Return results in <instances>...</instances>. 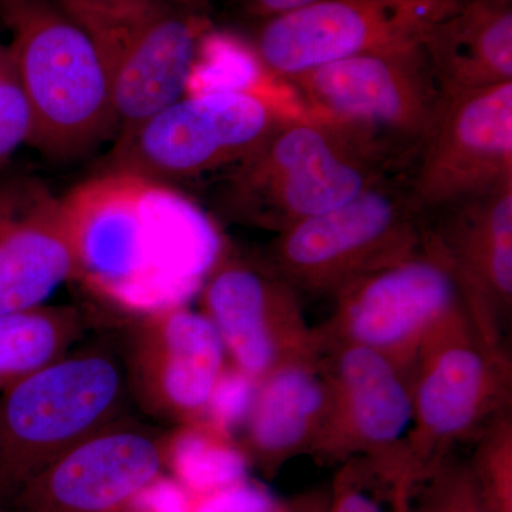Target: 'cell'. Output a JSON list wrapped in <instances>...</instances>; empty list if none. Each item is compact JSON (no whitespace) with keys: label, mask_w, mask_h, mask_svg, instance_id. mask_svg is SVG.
<instances>
[{"label":"cell","mask_w":512,"mask_h":512,"mask_svg":"<svg viewBox=\"0 0 512 512\" xmlns=\"http://www.w3.org/2000/svg\"><path fill=\"white\" fill-rule=\"evenodd\" d=\"M392 160L348 128L312 114L286 117L224 190L232 218L286 231L389 180Z\"/></svg>","instance_id":"obj_1"},{"label":"cell","mask_w":512,"mask_h":512,"mask_svg":"<svg viewBox=\"0 0 512 512\" xmlns=\"http://www.w3.org/2000/svg\"><path fill=\"white\" fill-rule=\"evenodd\" d=\"M8 46L30 111V143L70 160L116 137L109 79L86 32L56 0H0Z\"/></svg>","instance_id":"obj_2"},{"label":"cell","mask_w":512,"mask_h":512,"mask_svg":"<svg viewBox=\"0 0 512 512\" xmlns=\"http://www.w3.org/2000/svg\"><path fill=\"white\" fill-rule=\"evenodd\" d=\"M117 340H80L0 393V503L50 463L124 417Z\"/></svg>","instance_id":"obj_3"},{"label":"cell","mask_w":512,"mask_h":512,"mask_svg":"<svg viewBox=\"0 0 512 512\" xmlns=\"http://www.w3.org/2000/svg\"><path fill=\"white\" fill-rule=\"evenodd\" d=\"M86 32L109 79L116 138L184 97L204 36L200 13L173 0H56Z\"/></svg>","instance_id":"obj_4"},{"label":"cell","mask_w":512,"mask_h":512,"mask_svg":"<svg viewBox=\"0 0 512 512\" xmlns=\"http://www.w3.org/2000/svg\"><path fill=\"white\" fill-rule=\"evenodd\" d=\"M285 82L313 116L348 128L390 160L419 154L444 103L423 45L348 57Z\"/></svg>","instance_id":"obj_5"},{"label":"cell","mask_w":512,"mask_h":512,"mask_svg":"<svg viewBox=\"0 0 512 512\" xmlns=\"http://www.w3.org/2000/svg\"><path fill=\"white\" fill-rule=\"evenodd\" d=\"M423 212L386 180L278 234L266 261L298 292L332 293L419 251Z\"/></svg>","instance_id":"obj_6"},{"label":"cell","mask_w":512,"mask_h":512,"mask_svg":"<svg viewBox=\"0 0 512 512\" xmlns=\"http://www.w3.org/2000/svg\"><path fill=\"white\" fill-rule=\"evenodd\" d=\"M407 376L413 423L404 448L414 464L504 416L510 363L501 346L481 335L464 303L427 332Z\"/></svg>","instance_id":"obj_7"},{"label":"cell","mask_w":512,"mask_h":512,"mask_svg":"<svg viewBox=\"0 0 512 512\" xmlns=\"http://www.w3.org/2000/svg\"><path fill=\"white\" fill-rule=\"evenodd\" d=\"M286 117L254 94L184 96L116 138L104 171L156 183L198 177L241 163Z\"/></svg>","instance_id":"obj_8"},{"label":"cell","mask_w":512,"mask_h":512,"mask_svg":"<svg viewBox=\"0 0 512 512\" xmlns=\"http://www.w3.org/2000/svg\"><path fill=\"white\" fill-rule=\"evenodd\" d=\"M461 0H319L266 19L252 49L266 72L285 80L377 50L423 45Z\"/></svg>","instance_id":"obj_9"},{"label":"cell","mask_w":512,"mask_h":512,"mask_svg":"<svg viewBox=\"0 0 512 512\" xmlns=\"http://www.w3.org/2000/svg\"><path fill=\"white\" fill-rule=\"evenodd\" d=\"M173 437L126 416L29 478L5 501L8 512H130L164 477Z\"/></svg>","instance_id":"obj_10"},{"label":"cell","mask_w":512,"mask_h":512,"mask_svg":"<svg viewBox=\"0 0 512 512\" xmlns=\"http://www.w3.org/2000/svg\"><path fill=\"white\" fill-rule=\"evenodd\" d=\"M335 296V315L318 332L320 342L377 350L407 375L427 332L464 303L450 268L423 239L419 251L360 276Z\"/></svg>","instance_id":"obj_11"},{"label":"cell","mask_w":512,"mask_h":512,"mask_svg":"<svg viewBox=\"0 0 512 512\" xmlns=\"http://www.w3.org/2000/svg\"><path fill=\"white\" fill-rule=\"evenodd\" d=\"M128 396L148 416L197 421L225 373L224 343L202 312L168 305L128 323L117 340Z\"/></svg>","instance_id":"obj_12"},{"label":"cell","mask_w":512,"mask_h":512,"mask_svg":"<svg viewBox=\"0 0 512 512\" xmlns=\"http://www.w3.org/2000/svg\"><path fill=\"white\" fill-rule=\"evenodd\" d=\"M299 292L269 262L221 251L202 282V313L220 333L235 370L261 382L289 360L320 352Z\"/></svg>","instance_id":"obj_13"},{"label":"cell","mask_w":512,"mask_h":512,"mask_svg":"<svg viewBox=\"0 0 512 512\" xmlns=\"http://www.w3.org/2000/svg\"><path fill=\"white\" fill-rule=\"evenodd\" d=\"M410 192L421 212L512 183V82L444 99Z\"/></svg>","instance_id":"obj_14"},{"label":"cell","mask_w":512,"mask_h":512,"mask_svg":"<svg viewBox=\"0 0 512 512\" xmlns=\"http://www.w3.org/2000/svg\"><path fill=\"white\" fill-rule=\"evenodd\" d=\"M423 241L450 268L481 335L501 346L512 299V183L423 212Z\"/></svg>","instance_id":"obj_15"},{"label":"cell","mask_w":512,"mask_h":512,"mask_svg":"<svg viewBox=\"0 0 512 512\" xmlns=\"http://www.w3.org/2000/svg\"><path fill=\"white\" fill-rule=\"evenodd\" d=\"M76 275V242L63 201L37 178L0 180V316L45 305Z\"/></svg>","instance_id":"obj_16"},{"label":"cell","mask_w":512,"mask_h":512,"mask_svg":"<svg viewBox=\"0 0 512 512\" xmlns=\"http://www.w3.org/2000/svg\"><path fill=\"white\" fill-rule=\"evenodd\" d=\"M332 409L322 447L392 453L406 443L413 423L409 377L389 357L350 342H320Z\"/></svg>","instance_id":"obj_17"},{"label":"cell","mask_w":512,"mask_h":512,"mask_svg":"<svg viewBox=\"0 0 512 512\" xmlns=\"http://www.w3.org/2000/svg\"><path fill=\"white\" fill-rule=\"evenodd\" d=\"M319 353L289 360L256 386L244 423L249 450L264 463L291 456L306 446L322 447L332 390Z\"/></svg>","instance_id":"obj_18"},{"label":"cell","mask_w":512,"mask_h":512,"mask_svg":"<svg viewBox=\"0 0 512 512\" xmlns=\"http://www.w3.org/2000/svg\"><path fill=\"white\" fill-rule=\"evenodd\" d=\"M423 49L444 99L512 82V0H461Z\"/></svg>","instance_id":"obj_19"},{"label":"cell","mask_w":512,"mask_h":512,"mask_svg":"<svg viewBox=\"0 0 512 512\" xmlns=\"http://www.w3.org/2000/svg\"><path fill=\"white\" fill-rule=\"evenodd\" d=\"M86 328V316L73 305H40L0 316V393L69 352Z\"/></svg>","instance_id":"obj_20"},{"label":"cell","mask_w":512,"mask_h":512,"mask_svg":"<svg viewBox=\"0 0 512 512\" xmlns=\"http://www.w3.org/2000/svg\"><path fill=\"white\" fill-rule=\"evenodd\" d=\"M367 456L340 474L330 512H406L416 470L412 458L404 448Z\"/></svg>","instance_id":"obj_21"},{"label":"cell","mask_w":512,"mask_h":512,"mask_svg":"<svg viewBox=\"0 0 512 512\" xmlns=\"http://www.w3.org/2000/svg\"><path fill=\"white\" fill-rule=\"evenodd\" d=\"M268 76L271 74L259 62L252 46L245 47L235 40L204 33L188 74L184 96L247 93L272 103L265 92Z\"/></svg>","instance_id":"obj_22"},{"label":"cell","mask_w":512,"mask_h":512,"mask_svg":"<svg viewBox=\"0 0 512 512\" xmlns=\"http://www.w3.org/2000/svg\"><path fill=\"white\" fill-rule=\"evenodd\" d=\"M247 461L229 448H208L204 441L192 439L178 457V473L192 490L210 494L244 477Z\"/></svg>","instance_id":"obj_23"},{"label":"cell","mask_w":512,"mask_h":512,"mask_svg":"<svg viewBox=\"0 0 512 512\" xmlns=\"http://www.w3.org/2000/svg\"><path fill=\"white\" fill-rule=\"evenodd\" d=\"M32 133V111L8 46L0 45V167L22 144L30 143Z\"/></svg>","instance_id":"obj_24"},{"label":"cell","mask_w":512,"mask_h":512,"mask_svg":"<svg viewBox=\"0 0 512 512\" xmlns=\"http://www.w3.org/2000/svg\"><path fill=\"white\" fill-rule=\"evenodd\" d=\"M192 512H278V504L265 488L241 480L205 494Z\"/></svg>","instance_id":"obj_25"},{"label":"cell","mask_w":512,"mask_h":512,"mask_svg":"<svg viewBox=\"0 0 512 512\" xmlns=\"http://www.w3.org/2000/svg\"><path fill=\"white\" fill-rule=\"evenodd\" d=\"M315 2L319 0H241L245 12L262 20L295 12Z\"/></svg>","instance_id":"obj_26"},{"label":"cell","mask_w":512,"mask_h":512,"mask_svg":"<svg viewBox=\"0 0 512 512\" xmlns=\"http://www.w3.org/2000/svg\"><path fill=\"white\" fill-rule=\"evenodd\" d=\"M446 503L439 512H480L477 507L473 488H464L457 485L453 497L447 495Z\"/></svg>","instance_id":"obj_27"},{"label":"cell","mask_w":512,"mask_h":512,"mask_svg":"<svg viewBox=\"0 0 512 512\" xmlns=\"http://www.w3.org/2000/svg\"><path fill=\"white\" fill-rule=\"evenodd\" d=\"M173 2L192 10V12L200 13V15L208 8V0H173Z\"/></svg>","instance_id":"obj_28"},{"label":"cell","mask_w":512,"mask_h":512,"mask_svg":"<svg viewBox=\"0 0 512 512\" xmlns=\"http://www.w3.org/2000/svg\"><path fill=\"white\" fill-rule=\"evenodd\" d=\"M0 512H8L6 511L5 505H3V503H0Z\"/></svg>","instance_id":"obj_29"}]
</instances>
